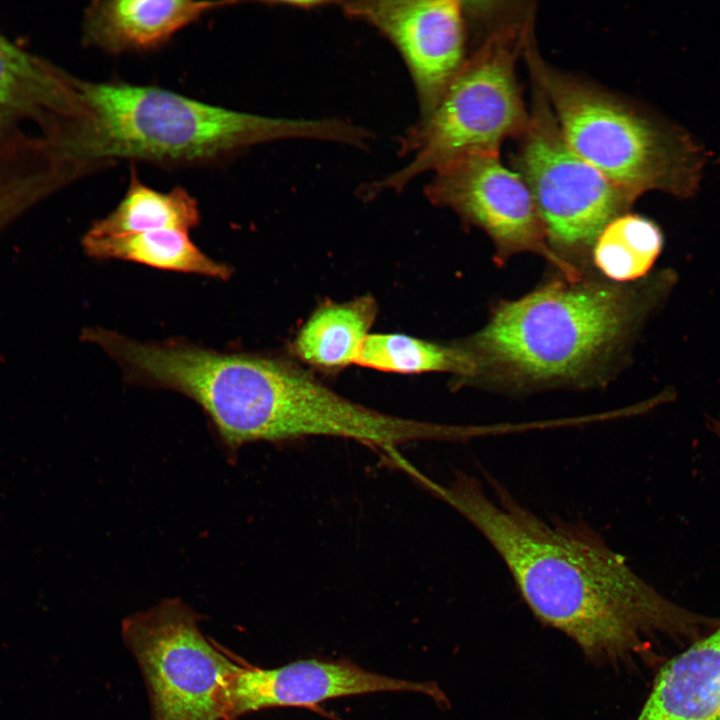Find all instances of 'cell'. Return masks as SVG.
Segmentation results:
<instances>
[{
  "label": "cell",
  "instance_id": "cell-20",
  "mask_svg": "<svg viewBox=\"0 0 720 720\" xmlns=\"http://www.w3.org/2000/svg\"><path fill=\"white\" fill-rule=\"evenodd\" d=\"M706 427L720 442V417H709Z\"/></svg>",
  "mask_w": 720,
  "mask_h": 720
},
{
  "label": "cell",
  "instance_id": "cell-12",
  "mask_svg": "<svg viewBox=\"0 0 720 720\" xmlns=\"http://www.w3.org/2000/svg\"><path fill=\"white\" fill-rule=\"evenodd\" d=\"M231 1L97 0L86 9L83 40L118 54L145 51L166 43L202 15Z\"/></svg>",
  "mask_w": 720,
  "mask_h": 720
},
{
  "label": "cell",
  "instance_id": "cell-15",
  "mask_svg": "<svg viewBox=\"0 0 720 720\" xmlns=\"http://www.w3.org/2000/svg\"><path fill=\"white\" fill-rule=\"evenodd\" d=\"M83 247L96 259H119L153 268L226 280L232 268L204 254L188 232L164 229L138 234L93 237L85 235Z\"/></svg>",
  "mask_w": 720,
  "mask_h": 720
},
{
  "label": "cell",
  "instance_id": "cell-8",
  "mask_svg": "<svg viewBox=\"0 0 720 720\" xmlns=\"http://www.w3.org/2000/svg\"><path fill=\"white\" fill-rule=\"evenodd\" d=\"M426 194L489 237L498 267L518 254L531 253L570 281L585 275L552 251L530 190L515 170L501 163L499 153H472L441 166Z\"/></svg>",
  "mask_w": 720,
  "mask_h": 720
},
{
  "label": "cell",
  "instance_id": "cell-7",
  "mask_svg": "<svg viewBox=\"0 0 720 720\" xmlns=\"http://www.w3.org/2000/svg\"><path fill=\"white\" fill-rule=\"evenodd\" d=\"M180 599L128 616L121 634L149 695L152 720H222L235 654L206 637Z\"/></svg>",
  "mask_w": 720,
  "mask_h": 720
},
{
  "label": "cell",
  "instance_id": "cell-19",
  "mask_svg": "<svg viewBox=\"0 0 720 720\" xmlns=\"http://www.w3.org/2000/svg\"><path fill=\"white\" fill-rule=\"evenodd\" d=\"M663 245V233L654 221L629 212L601 231L592 248L591 264L609 281L634 282L651 273Z\"/></svg>",
  "mask_w": 720,
  "mask_h": 720
},
{
  "label": "cell",
  "instance_id": "cell-17",
  "mask_svg": "<svg viewBox=\"0 0 720 720\" xmlns=\"http://www.w3.org/2000/svg\"><path fill=\"white\" fill-rule=\"evenodd\" d=\"M199 221L198 204L184 188L160 192L132 174L119 204L106 217L95 221L86 234L110 237L164 229L189 232Z\"/></svg>",
  "mask_w": 720,
  "mask_h": 720
},
{
  "label": "cell",
  "instance_id": "cell-13",
  "mask_svg": "<svg viewBox=\"0 0 720 720\" xmlns=\"http://www.w3.org/2000/svg\"><path fill=\"white\" fill-rule=\"evenodd\" d=\"M636 720H720V622L663 663Z\"/></svg>",
  "mask_w": 720,
  "mask_h": 720
},
{
  "label": "cell",
  "instance_id": "cell-5",
  "mask_svg": "<svg viewBox=\"0 0 720 720\" xmlns=\"http://www.w3.org/2000/svg\"><path fill=\"white\" fill-rule=\"evenodd\" d=\"M533 15L501 23L456 73L434 111L407 137L411 162L373 185L399 190L414 177L472 153H499L526 130L529 111L516 76Z\"/></svg>",
  "mask_w": 720,
  "mask_h": 720
},
{
  "label": "cell",
  "instance_id": "cell-16",
  "mask_svg": "<svg viewBox=\"0 0 720 720\" xmlns=\"http://www.w3.org/2000/svg\"><path fill=\"white\" fill-rule=\"evenodd\" d=\"M70 181L67 167L48 147L0 144V230Z\"/></svg>",
  "mask_w": 720,
  "mask_h": 720
},
{
  "label": "cell",
  "instance_id": "cell-9",
  "mask_svg": "<svg viewBox=\"0 0 720 720\" xmlns=\"http://www.w3.org/2000/svg\"><path fill=\"white\" fill-rule=\"evenodd\" d=\"M376 692H417L440 703L444 698L433 682L392 678L347 660L305 659L268 669L235 654L222 720H239L266 708L313 707L329 699Z\"/></svg>",
  "mask_w": 720,
  "mask_h": 720
},
{
  "label": "cell",
  "instance_id": "cell-11",
  "mask_svg": "<svg viewBox=\"0 0 720 720\" xmlns=\"http://www.w3.org/2000/svg\"><path fill=\"white\" fill-rule=\"evenodd\" d=\"M79 80L0 34V144L36 139L21 129L32 123L57 145L82 114Z\"/></svg>",
  "mask_w": 720,
  "mask_h": 720
},
{
  "label": "cell",
  "instance_id": "cell-2",
  "mask_svg": "<svg viewBox=\"0 0 720 720\" xmlns=\"http://www.w3.org/2000/svg\"><path fill=\"white\" fill-rule=\"evenodd\" d=\"M676 283L671 269L628 283L595 271L576 281L557 273L519 298L500 300L479 330L458 341L474 363L462 388L510 397L605 388Z\"/></svg>",
  "mask_w": 720,
  "mask_h": 720
},
{
  "label": "cell",
  "instance_id": "cell-18",
  "mask_svg": "<svg viewBox=\"0 0 720 720\" xmlns=\"http://www.w3.org/2000/svg\"><path fill=\"white\" fill-rule=\"evenodd\" d=\"M355 363L403 374L450 373L454 376L455 389L461 388L474 371L470 355L458 341L440 344L396 333L369 334Z\"/></svg>",
  "mask_w": 720,
  "mask_h": 720
},
{
  "label": "cell",
  "instance_id": "cell-14",
  "mask_svg": "<svg viewBox=\"0 0 720 720\" xmlns=\"http://www.w3.org/2000/svg\"><path fill=\"white\" fill-rule=\"evenodd\" d=\"M377 314L372 296L321 304L297 332L292 351L307 365L326 373L356 362Z\"/></svg>",
  "mask_w": 720,
  "mask_h": 720
},
{
  "label": "cell",
  "instance_id": "cell-1",
  "mask_svg": "<svg viewBox=\"0 0 720 720\" xmlns=\"http://www.w3.org/2000/svg\"><path fill=\"white\" fill-rule=\"evenodd\" d=\"M456 471L418 484L487 540L532 613L572 639L590 660L617 663L662 640L681 648L720 622L678 605L647 583L583 521H548L502 484Z\"/></svg>",
  "mask_w": 720,
  "mask_h": 720
},
{
  "label": "cell",
  "instance_id": "cell-6",
  "mask_svg": "<svg viewBox=\"0 0 720 720\" xmlns=\"http://www.w3.org/2000/svg\"><path fill=\"white\" fill-rule=\"evenodd\" d=\"M531 82L529 122L511 162L530 190L552 251L590 273L597 237L612 220L629 213L636 199L573 152L545 95Z\"/></svg>",
  "mask_w": 720,
  "mask_h": 720
},
{
  "label": "cell",
  "instance_id": "cell-3",
  "mask_svg": "<svg viewBox=\"0 0 720 720\" xmlns=\"http://www.w3.org/2000/svg\"><path fill=\"white\" fill-rule=\"evenodd\" d=\"M83 116L68 139L70 159L87 173L116 160L193 164L266 142L332 140L331 120L268 117L129 83L79 82Z\"/></svg>",
  "mask_w": 720,
  "mask_h": 720
},
{
  "label": "cell",
  "instance_id": "cell-4",
  "mask_svg": "<svg viewBox=\"0 0 720 720\" xmlns=\"http://www.w3.org/2000/svg\"><path fill=\"white\" fill-rule=\"evenodd\" d=\"M522 56L568 146L613 185L636 200L650 191L681 199L697 192L707 153L686 129L550 65L534 25Z\"/></svg>",
  "mask_w": 720,
  "mask_h": 720
},
{
  "label": "cell",
  "instance_id": "cell-10",
  "mask_svg": "<svg viewBox=\"0 0 720 720\" xmlns=\"http://www.w3.org/2000/svg\"><path fill=\"white\" fill-rule=\"evenodd\" d=\"M344 11L375 26L398 48L412 76L422 121L465 58L464 8L455 0L354 1Z\"/></svg>",
  "mask_w": 720,
  "mask_h": 720
}]
</instances>
